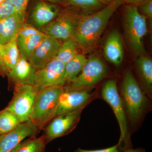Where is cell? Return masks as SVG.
<instances>
[{
	"mask_svg": "<svg viewBox=\"0 0 152 152\" xmlns=\"http://www.w3.org/2000/svg\"><path fill=\"white\" fill-rule=\"evenodd\" d=\"M138 10L146 18L151 20L152 18V0H144L137 6Z\"/></svg>",
	"mask_w": 152,
	"mask_h": 152,
	"instance_id": "cell-28",
	"label": "cell"
},
{
	"mask_svg": "<svg viewBox=\"0 0 152 152\" xmlns=\"http://www.w3.org/2000/svg\"><path fill=\"white\" fill-rule=\"evenodd\" d=\"M123 2L114 0L96 12L82 15L74 38L79 46L85 50L96 47L110 19Z\"/></svg>",
	"mask_w": 152,
	"mask_h": 152,
	"instance_id": "cell-1",
	"label": "cell"
},
{
	"mask_svg": "<svg viewBox=\"0 0 152 152\" xmlns=\"http://www.w3.org/2000/svg\"><path fill=\"white\" fill-rule=\"evenodd\" d=\"M136 67L148 95L151 96L152 90V61L150 57L141 56L136 63Z\"/></svg>",
	"mask_w": 152,
	"mask_h": 152,
	"instance_id": "cell-18",
	"label": "cell"
},
{
	"mask_svg": "<svg viewBox=\"0 0 152 152\" xmlns=\"http://www.w3.org/2000/svg\"><path fill=\"white\" fill-rule=\"evenodd\" d=\"M75 152H118V144L107 148L103 149L96 150H87L82 149L81 148H78L76 150Z\"/></svg>",
	"mask_w": 152,
	"mask_h": 152,
	"instance_id": "cell-30",
	"label": "cell"
},
{
	"mask_svg": "<svg viewBox=\"0 0 152 152\" xmlns=\"http://www.w3.org/2000/svg\"><path fill=\"white\" fill-rule=\"evenodd\" d=\"M79 48L74 39L66 40L63 42L55 58L66 64L79 54Z\"/></svg>",
	"mask_w": 152,
	"mask_h": 152,
	"instance_id": "cell-24",
	"label": "cell"
},
{
	"mask_svg": "<svg viewBox=\"0 0 152 152\" xmlns=\"http://www.w3.org/2000/svg\"><path fill=\"white\" fill-rule=\"evenodd\" d=\"M102 96L111 107L119 125L121 136L118 144V151L132 148L124 107L115 80H109L105 83L102 88Z\"/></svg>",
	"mask_w": 152,
	"mask_h": 152,
	"instance_id": "cell-4",
	"label": "cell"
},
{
	"mask_svg": "<svg viewBox=\"0 0 152 152\" xmlns=\"http://www.w3.org/2000/svg\"><path fill=\"white\" fill-rule=\"evenodd\" d=\"M20 57V55L18 48L17 40L2 45V59L8 73L16 64Z\"/></svg>",
	"mask_w": 152,
	"mask_h": 152,
	"instance_id": "cell-21",
	"label": "cell"
},
{
	"mask_svg": "<svg viewBox=\"0 0 152 152\" xmlns=\"http://www.w3.org/2000/svg\"></svg>",
	"mask_w": 152,
	"mask_h": 152,
	"instance_id": "cell-37",
	"label": "cell"
},
{
	"mask_svg": "<svg viewBox=\"0 0 152 152\" xmlns=\"http://www.w3.org/2000/svg\"><path fill=\"white\" fill-rule=\"evenodd\" d=\"M48 2L60 6L62 5L65 7L66 0H45Z\"/></svg>",
	"mask_w": 152,
	"mask_h": 152,
	"instance_id": "cell-32",
	"label": "cell"
},
{
	"mask_svg": "<svg viewBox=\"0 0 152 152\" xmlns=\"http://www.w3.org/2000/svg\"><path fill=\"white\" fill-rule=\"evenodd\" d=\"M40 130L31 120L21 123L12 130L0 135V152H11L26 139L37 136Z\"/></svg>",
	"mask_w": 152,
	"mask_h": 152,
	"instance_id": "cell-12",
	"label": "cell"
},
{
	"mask_svg": "<svg viewBox=\"0 0 152 152\" xmlns=\"http://www.w3.org/2000/svg\"><path fill=\"white\" fill-rule=\"evenodd\" d=\"M121 152H145V151L144 149L142 148H138L134 149L132 148L124 150Z\"/></svg>",
	"mask_w": 152,
	"mask_h": 152,
	"instance_id": "cell-34",
	"label": "cell"
},
{
	"mask_svg": "<svg viewBox=\"0 0 152 152\" xmlns=\"http://www.w3.org/2000/svg\"><path fill=\"white\" fill-rule=\"evenodd\" d=\"M16 13L26 16L30 0H12Z\"/></svg>",
	"mask_w": 152,
	"mask_h": 152,
	"instance_id": "cell-29",
	"label": "cell"
},
{
	"mask_svg": "<svg viewBox=\"0 0 152 152\" xmlns=\"http://www.w3.org/2000/svg\"><path fill=\"white\" fill-rule=\"evenodd\" d=\"M64 91V88L50 87L36 94L30 120L40 130L56 116L59 99Z\"/></svg>",
	"mask_w": 152,
	"mask_h": 152,
	"instance_id": "cell-3",
	"label": "cell"
},
{
	"mask_svg": "<svg viewBox=\"0 0 152 152\" xmlns=\"http://www.w3.org/2000/svg\"><path fill=\"white\" fill-rule=\"evenodd\" d=\"M85 107L60 114L52 119L43 129L42 136L46 143L72 132L78 124Z\"/></svg>",
	"mask_w": 152,
	"mask_h": 152,
	"instance_id": "cell-9",
	"label": "cell"
},
{
	"mask_svg": "<svg viewBox=\"0 0 152 152\" xmlns=\"http://www.w3.org/2000/svg\"><path fill=\"white\" fill-rule=\"evenodd\" d=\"M65 64L55 58L37 70V86L40 90L47 88H64L67 84Z\"/></svg>",
	"mask_w": 152,
	"mask_h": 152,
	"instance_id": "cell-11",
	"label": "cell"
},
{
	"mask_svg": "<svg viewBox=\"0 0 152 152\" xmlns=\"http://www.w3.org/2000/svg\"><path fill=\"white\" fill-rule=\"evenodd\" d=\"M124 23L126 37L134 53L143 56L145 53L144 37L146 34V18L134 5L127 6L125 9Z\"/></svg>",
	"mask_w": 152,
	"mask_h": 152,
	"instance_id": "cell-5",
	"label": "cell"
},
{
	"mask_svg": "<svg viewBox=\"0 0 152 152\" xmlns=\"http://www.w3.org/2000/svg\"><path fill=\"white\" fill-rule=\"evenodd\" d=\"M25 22L26 16L17 13L0 20V40L2 45L17 40Z\"/></svg>",
	"mask_w": 152,
	"mask_h": 152,
	"instance_id": "cell-16",
	"label": "cell"
},
{
	"mask_svg": "<svg viewBox=\"0 0 152 152\" xmlns=\"http://www.w3.org/2000/svg\"><path fill=\"white\" fill-rule=\"evenodd\" d=\"M108 69L104 62L96 55L88 58L77 77L64 87L65 91L86 90L94 86L107 76Z\"/></svg>",
	"mask_w": 152,
	"mask_h": 152,
	"instance_id": "cell-7",
	"label": "cell"
},
{
	"mask_svg": "<svg viewBox=\"0 0 152 152\" xmlns=\"http://www.w3.org/2000/svg\"><path fill=\"white\" fill-rule=\"evenodd\" d=\"M127 4H129L130 5H134L137 6L144 0H123Z\"/></svg>",
	"mask_w": 152,
	"mask_h": 152,
	"instance_id": "cell-33",
	"label": "cell"
},
{
	"mask_svg": "<svg viewBox=\"0 0 152 152\" xmlns=\"http://www.w3.org/2000/svg\"><path fill=\"white\" fill-rule=\"evenodd\" d=\"M12 99L5 109L18 117L21 122L30 120L37 93L40 91L37 85H21L14 87Z\"/></svg>",
	"mask_w": 152,
	"mask_h": 152,
	"instance_id": "cell-8",
	"label": "cell"
},
{
	"mask_svg": "<svg viewBox=\"0 0 152 152\" xmlns=\"http://www.w3.org/2000/svg\"><path fill=\"white\" fill-rule=\"evenodd\" d=\"M62 43L61 40L46 36L35 50L28 61L37 70L44 68L56 58Z\"/></svg>",
	"mask_w": 152,
	"mask_h": 152,
	"instance_id": "cell-13",
	"label": "cell"
},
{
	"mask_svg": "<svg viewBox=\"0 0 152 152\" xmlns=\"http://www.w3.org/2000/svg\"><path fill=\"white\" fill-rule=\"evenodd\" d=\"M9 88L21 85H37V70L27 60L20 57L16 64L8 73Z\"/></svg>",
	"mask_w": 152,
	"mask_h": 152,
	"instance_id": "cell-14",
	"label": "cell"
},
{
	"mask_svg": "<svg viewBox=\"0 0 152 152\" xmlns=\"http://www.w3.org/2000/svg\"><path fill=\"white\" fill-rule=\"evenodd\" d=\"M92 96L86 90H64L59 99L56 116L86 107Z\"/></svg>",
	"mask_w": 152,
	"mask_h": 152,
	"instance_id": "cell-15",
	"label": "cell"
},
{
	"mask_svg": "<svg viewBox=\"0 0 152 152\" xmlns=\"http://www.w3.org/2000/svg\"><path fill=\"white\" fill-rule=\"evenodd\" d=\"M121 93L122 100L129 119L133 124H136L146 111L149 102L130 70L125 72Z\"/></svg>",
	"mask_w": 152,
	"mask_h": 152,
	"instance_id": "cell-2",
	"label": "cell"
},
{
	"mask_svg": "<svg viewBox=\"0 0 152 152\" xmlns=\"http://www.w3.org/2000/svg\"><path fill=\"white\" fill-rule=\"evenodd\" d=\"M46 36L42 34L24 38H17V45L21 56L28 61L37 47Z\"/></svg>",
	"mask_w": 152,
	"mask_h": 152,
	"instance_id": "cell-19",
	"label": "cell"
},
{
	"mask_svg": "<svg viewBox=\"0 0 152 152\" xmlns=\"http://www.w3.org/2000/svg\"><path fill=\"white\" fill-rule=\"evenodd\" d=\"M82 15L69 8L61 9L52 22L39 30L46 36L60 40L74 39Z\"/></svg>",
	"mask_w": 152,
	"mask_h": 152,
	"instance_id": "cell-6",
	"label": "cell"
},
{
	"mask_svg": "<svg viewBox=\"0 0 152 152\" xmlns=\"http://www.w3.org/2000/svg\"><path fill=\"white\" fill-rule=\"evenodd\" d=\"M88 58L83 54L79 53L65 64L67 84L73 81L84 68ZM66 84V85H67Z\"/></svg>",
	"mask_w": 152,
	"mask_h": 152,
	"instance_id": "cell-23",
	"label": "cell"
},
{
	"mask_svg": "<svg viewBox=\"0 0 152 152\" xmlns=\"http://www.w3.org/2000/svg\"><path fill=\"white\" fill-rule=\"evenodd\" d=\"M3 1H4V0H0V3L1 2Z\"/></svg>",
	"mask_w": 152,
	"mask_h": 152,
	"instance_id": "cell-36",
	"label": "cell"
},
{
	"mask_svg": "<svg viewBox=\"0 0 152 152\" xmlns=\"http://www.w3.org/2000/svg\"><path fill=\"white\" fill-rule=\"evenodd\" d=\"M44 34L38 28L25 22L20 30L18 38H24L34 35Z\"/></svg>",
	"mask_w": 152,
	"mask_h": 152,
	"instance_id": "cell-27",
	"label": "cell"
},
{
	"mask_svg": "<svg viewBox=\"0 0 152 152\" xmlns=\"http://www.w3.org/2000/svg\"><path fill=\"white\" fill-rule=\"evenodd\" d=\"M107 5L100 0H66L65 7L89 14L96 12Z\"/></svg>",
	"mask_w": 152,
	"mask_h": 152,
	"instance_id": "cell-20",
	"label": "cell"
},
{
	"mask_svg": "<svg viewBox=\"0 0 152 152\" xmlns=\"http://www.w3.org/2000/svg\"><path fill=\"white\" fill-rule=\"evenodd\" d=\"M21 123L18 117L12 112L5 108L0 111L1 134L12 130Z\"/></svg>",
	"mask_w": 152,
	"mask_h": 152,
	"instance_id": "cell-25",
	"label": "cell"
},
{
	"mask_svg": "<svg viewBox=\"0 0 152 152\" xmlns=\"http://www.w3.org/2000/svg\"><path fill=\"white\" fill-rule=\"evenodd\" d=\"M47 144L42 135L26 139L11 152H45Z\"/></svg>",
	"mask_w": 152,
	"mask_h": 152,
	"instance_id": "cell-22",
	"label": "cell"
},
{
	"mask_svg": "<svg viewBox=\"0 0 152 152\" xmlns=\"http://www.w3.org/2000/svg\"><path fill=\"white\" fill-rule=\"evenodd\" d=\"M2 45L1 43L0 40V76L3 77H5L7 75V71L4 65L1 57V49Z\"/></svg>",
	"mask_w": 152,
	"mask_h": 152,
	"instance_id": "cell-31",
	"label": "cell"
},
{
	"mask_svg": "<svg viewBox=\"0 0 152 152\" xmlns=\"http://www.w3.org/2000/svg\"><path fill=\"white\" fill-rule=\"evenodd\" d=\"M105 58L115 65L119 66L124 59V51L121 35L117 30L109 34L104 47Z\"/></svg>",
	"mask_w": 152,
	"mask_h": 152,
	"instance_id": "cell-17",
	"label": "cell"
},
{
	"mask_svg": "<svg viewBox=\"0 0 152 152\" xmlns=\"http://www.w3.org/2000/svg\"><path fill=\"white\" fill-rule=\"evenodd\" d=\"M100 1L102 2L104 4H110V3L113 1L114 0H100Z\"/></svg>",
	"mask_w": 152,
	"mask_h": 152,
	"instance_id": "cell-35",
	"label": "cell"
},
{
	"mask_svg": "<svg viewBox=\"0 0 152 152\" xmlns=\"http://www.w3.org/2000/svg\"><path fill=\"white\" fill-rule=\"evenodd\" d=\"M29 3L26 22L39 30L52 22L61 9L45 0H30Z\"/></svg>",
	"mask_w": 152,
	"mask_h": 152,
	"instance_id": "cell-10",
	"label": "cell"
},
{
	"mask_svg": "<svg viewBox=\"0 0 152 152\" xmlns=\"http://www.w3.org/2000/svg\"><path fill=\"white\" fill-rule=\"evenodd\" d=\"M16 13L12 0H4L0 3V20Z\"/></svg>",
	"mask_w": 152,
	"mask_h": 152,
	"instance_id": "cell-26",
	"label": "cell"
}]
</instances>
